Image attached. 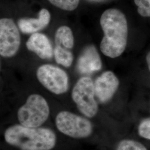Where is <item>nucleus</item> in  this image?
<instances>
[{
  "mask_svg": "<svg viewBox=\"0 0 150 150\" xmlns=\"http://www.w3.org/2000/svg\"><path fill=\"white\" fill-rule=\"evenodd\" d=\"M100 25L104 33L100 43L102 54L110 58L120 56L127 41L128 26L125 15L117 9H108L102 13Z\"/></svg>",
  "mask_w": 150,
  "mask_h": 150,
  "instance_id": "f257e3e1",
  "label": "nucleus"
},
{
  "mask_svg": "<svg viewBox=\"0 0 150 150\" xmlns=\"http://www.w3.org/2000/svg\"><path fill=\"white\" fill-rule=\"evenodd\" d=\"M4 139L7 144L20 150H51L57 142L56 134L50 129L28 127L21 124L7 128Z\"/></svg>",
  "mask_w": 150,
  "mask_h": 150,
  "instance_id": "f03ea898",
  "label": "nucleus"
},
{
  "mask_svg": "<svg viewBox=\"0 0 150 150\" xmlns=\"http://www.w3.org/2000/svg\"><path fill=\"white\" fill-rule=\"evenodd\" d=\"M50 110L48 103L42 96L32 94L17 112L20 124L32 128L40 127L48 120Z\"/></svg>",
  "mask_w": 150,
  "mask_h": 150,
  "instance_id": "7ed1b4c3",
  "label": "nucleus"
},
{
  "mask_svg": "<svg viewBox=\"0 0 150 150\" xmlns=\"http://www.w3.org/2000/svg\"><path fill=\"white\" fill-rule=\"evenodd\" d=\"M55 125L61 133L76 139L88 137L93 129L92 123L88 119L67 111L57 113Z\"/></svg>",
  "mask_w": 150,
  "mask_h": 150,
  "instance_id": "20e7f679",
  "label": "nucleus"
},
{
  "mask_svg": "<svg viewBox=\"0 0 150 150\" xmlns=\"http://www.w3.org/2000/svg\"><path fill=\"white\" fill-rule=\"evenodd\" d=\"M95 97L94 83L88 77L80 78L72 91L74 102L80 112L87 118L95 117L98 112V107Z\"/></svg>",
  "mask_w": 150,
  "mask_h": 150,
  "instance_id": "39448f33",
  "label": "nucleus"
},
{
  "mask_svg": "<svg viewBox=\"0 0 150 150\" xmlns=\"http://www.w3.org/2000/svg\"><path fill=\"white\" fill-rule=\"evenodd\" d=\"M36 76L41 84L54 94H63L69 89L68 75L64 70L57 66L42 65L38 68Z\"/></svg>",
  "mask_w": 150,
  "mask_h": 150,
  "instance_id": "423d86ee",
  "label": "nucleus"
},
{
  "mask_svg": "<svg viewBox=\"0 0 150 150\" xmlns=\"http://www.w3.org/2000/svg\"><path fill=\"white\" fill-rule=\"evenodd\" d=\"M21 38L13 20L4 18L0 20V54L2 57H13L18 51Z\"/></svg>",
  "mask_w": 150,
  "mask_h": 150,
  "instance_id": "0eeeda50",
  "label": "nucleus"
},
{
  "mask_svg": "<svg viewBox=\"0 0 150 150\" xmlns=\"http://www.w3.org/2000/svg\"><path fill=\"white\" fill-rule=\"evenodd\" d=\"M119 80L112 71H107L97 79L95 83V95L99 102H108L118 89Z\"/></svg>",
  "mask_w": 150,
  "mask_h": 150,
  "instance_id": "6e6552de",
  "label": "nucleus"
},
{
  "mask_svg": "<svg viewBox=\"0 0 150 150\" xmlns=\"http://www.w3.org/2000/svg\"><path fill=\"white\" fill-rule=\"evenodd\" d=\"M101 67V59L95 46L89 45L83 48L77 61V70L82 74H89Z\"/></svg>",
  "mask_w": 150,
  "mask_h": 150,
  "instance_id": "1a4fd4ad",
  "label": "nucleus"
},
{
  "mask_svg": "<svg viewBox=\"0 0 150 150\" xmlns=\"http://www.w3.org/2000/svg\"><path fill=\"white\" fill-rule=\"evenodd\" d=\"M27 49L35 52L41 59H50L54 51L48 38L43 33H32L26 43Z\"/></svg>",
  "mask_w": 150,
  "mask_h": 150,
  "instance_id": "9d476101",
  "label": "nucleus"
},
{
  "mask_svg": "<svg viewBox=\"0 0 150 150\" xmlns=\"http://www.w3.org/2000/svg\"><path fill=\"white\" fill-rule=\"evenodd\" d=\"M50 20V13L47 9L42 8L39 12L38 18H22L18 21L17 23L22 33L30 34L43 30L48 26Z\"/></svg>",
  "mask_w": 150,
  "mask_h": 150,
  "instance_id": "9b49d317",
  "label": "nucleus"
},
{
  "mask_svg": "<svg viewBox=\"0 0 150 150\" xmlns=\"http://www.w3.org/2000/svg\"><path fill=\"white\" fill-rule=\"evenodd\" d=\"M56 46L70 50L74 46V38L70 27L66 26L59 27L56 31L54 36Z\"/></svg>",
  "mask_w": 150,
  "mask_h": 150,
  "instance_id": "f8f14e48",
  "label": "nucleus"
},
{
  "mask_svg": "<svg viewBox=\"0 0 150 150\" xmlns=\"http://www.w3.org/2000/svg\"><path fill=\"white\" fill-rule=\"evenodd\" d=\"M54 55L56 62L66 67H69L72 64L74 56L70 50L56 46L54 50Z\"/></svg>",
  "mask_w": 150,
  "mask_h": 150,
  "instance_id": "ddd939ff",
  "label": "nucleus"
},
{
  "mask_svg": "<svg viewBox=\"0 0 150 150\" xmlns=\"http://www.w3.org/2000/svg\"><path fill=\"white\" fill-rule=\"evenodd\" d=\"M53 5L65 11L75 10L78 7L80 0H48Z\"/></svg>",
  "mask_w": 150,
  "mask_h": 150,
  "instance_id": "4468645a",
  "label": "nucleus"
},
{
  "mask_svg": "<svg viewBox=\"0 0 150 150\" xmlns=\"http://www.w3.org/2000/svg\"><path fill=\"white\" fill-rule=\"evenodd\" d=\"M116 150H147L142 144L132 139H123L116 147Z\"/></svg>",
  "mask_w": 150,
  "mask_h": 150,
  "instance_id": "2eb2a0df",
  "label": "nucleus"
},
{
  "mask_svg": "<svg viewBox=\"0 0 150 150\" xmlns=\"http://www.w3.org/2000/svg\"><path fill=\"white\" fill-rule=\"evenodd\" d=\"M138 7L137 11L141 16L150 17V0H134Z\"/></svg>",
  "mask_w": 150,
  "mask_h": 150,
  "instance_id": "dca6fc26",
  "label": "nucleus"
},
{
  "mask_svg": "<svg viewBox=\"0 0 150 150\" xmlns=\"http://www.w3.org/2000/svg\"><path fill=\"white\" fill-rule=\"evenodd\" d=\"M138 131L142 137L150 140V118H146L141 122Z\"/></svg>",
  "mask_w": 150,
  "mask_h": 150,
  "instance_id": "f3484780",
  "label": "nucleus"
},
{
  "mask_svg": "<svg viewBox=\"0 0 150 150\" xmlns=\"http://www.w3.org/2000/svg\"><path fill=\"white\" fill-rule=\"evenodd\" d=\"M146 61H147V63L149 69L150 71V52L147 55V57H146Z\"/></svg>",
  "mask_w": 150,
  "mask_h": 150,
  "instance_id": "a211bd4d",
  "label": "nucleus"
}]
</instances>
